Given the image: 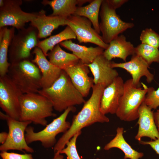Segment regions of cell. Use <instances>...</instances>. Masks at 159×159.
Here are the masks:
<instances>
[{
	"label": "cell",
	"instance_id": "3",
	"mask_svg": "<svg viewBox=\"0 0 159 159\" xmlns=\"http://www.w3.org/2000/svg\"><path fill=\"white\" fill-rule=\"evenodd\" d=\"M20 115L19 121H30L35 124L46 126V118L54 117L53 107L46 97L38 93L22 94L19 98Z\"/></svg>",
	"mask_w": 159,
	"mask_h": 159
},
{
	"label": "cell",
	"instance_id": "13",
	"mask_svg": "<svg viewBox=\"0 0 159 159\" xmlns=\"http://www.w3.org/2000/svg\"><path fill=\"white\" fill-rule=\"evenodd\" d=\"M111 66L113 68H119L124 69L131 75L133 84L137 87H140L141 78L145 76L148 83H151L154 76L148 70L149 66L140 57L134 54L130 60L122 63H116L112 61Z\"/></svg>",
	"mask_w": 159,
	"mask_h": 159
},
{
	"label": "cell",
	"instance_id": "31",
	"mask_svg": "<svg viewBox=\"0 0 159 159\" xmlns=\"http://www.w3.org/2000/svg\"><path fill=\"white\" fill-rule=\"evenodd\" d=\"M143 102L152 110L156 109L159 106V87L157 90L148 87Z\"/></svg>",
	"mask_w": 159,
	"mask_h": 159
},
{
	"label": "cell",
	"instance_id": "37",
	"mask_svg": "<svg viewBox=\"0 0 159 159\" xmlns=\"http://www.w3.org/2000/svg\"><path fill=\"white\" fill-rule=\"evenodd\" d=\"M64 156L60 153H54V157L52 159H63Z\"/></svg>",
	"mask_w": 159,
	"mask_h": 159
},
{
	"label": "cell",
	"instance_id": "38",
	"mask_svg": "<svg viewBox=\"0 0 159 159\" xmlns=\"http://www.w3.org/2000/svg\"><path fill=\"white\" fill-rule=\"evenodd\" d=\"M4 0H0V7H2L4 4Z\"/></svg>",
	"mask_w": 159,
	"mask_h": 159
},
{
	"label": "cell",
	"instance_id": "35",
	"mask_svg": "<svg viewBox=\"0 0 159 159\" xmlns=\"http://www.w3.org/2000/svg\"><path fill=\"white\" fill-rule=\"evenodd\" d=\"M154 117L155 125L159 132V108L154 112Z\"/></svg>",
	"mask_w": 159,
	"mask_h": 159
},
{
	"label": "cell",
	"instance_id": "32",
	"mask_svg": "<svg viewBox=\"0 0 159 159\" xmlns=\"http://www.w3.org/2000/svg\"><path fill=\"white\" fill-rule=\"evenodd\" d=\"M0 155L2 159H33L31 154H20L7 151H1Z\"/></svg>",
	"mask_w": 159,
	"mask_h": 159
},
{
	"label": "cell",
	"instance_id": "2",
	"mask_svg": "<svg viewBox=\"0 0 159 159\" xmlns=\"http://www.w3.org/2000/svg\"><path fill=\"white\" fill-rule=\"evenodd\" d=\"M38 93L47 98L52 104L54 109L59 112L84 103L86 101L63 70L59 77L51 86L41 89Z\"/></svg>",
	"mask_w": 159,
	"mask_h": 159
},
{
	"label": "cell",
	"instance_id": "34",
	"mask_svg": "<svg viewBox=\"0 0 159 159\" xmlns=\"http://www.w3.org/2000/svg\"><path fill=\"white\" fill-rule=\"evenodd\" d=\"M107 1L111 6L115 10L121 7L128 1V0H107Z\"/></svg>",
	"mask_w": 159,
	"mask_h": 159
},
{
	"label": "cell",
	"instance_id": "20",
	"mask_svg": "<svg viewBox=\"0 0 159 159\" xmlns=\"http://www.w3.org/2000/svg\"><path fill=\"white\" fill-rule=\"evenodd\" d=\"M135 49L133 44L126 40V37L121 34L110 42L103 54L109 61H111L113 58H119L126 62L128 56L135 54Z\"/></svg>",
	"mask_w": 159,
	"mask_h": 159
},
{
	"label": "cell",
	"instance_id": "16",
	"mask_svg": "<svg viewBox=\"0 0 159 159\" xmlns=\"http://www.w3.org/2000/svg\"><path fill=\"white\" fill-rule=\"evenodd\" d=\"M33 53L35 57L32 62L37 65L42 72L41 88H48L59 77L62 70L48 60L42 50L37 47L34 48Z\"/></svg>",
	"mask_w": 159,
	"mask_h": 159
},
{
	"label": "cell",
	"instance_id": "12",
	"mask_svg": "<svg viewBox=\"0 0 159 159\" xmlns=\"http://www.w3.org/2000/svg\"><path fill=\"white\" fill-rule=\"evenodd\" d=\"M66 25L70 27L75 34L79 42L90 43L105 50L109 44L105 43L102 36L97 33L87 18L74 15L67 18Z\"/></svg>",
	"mask_w": 159,
	"mask_h": 159
},
{
	"label": "cell",
	"instance_id": "22",
	"mask_svg": "<svg viewBox=\"0 0 159 159\" xmlns=\"http://www.w3.org/2000/svg\"><path fill=\"white\" fill-rule=\"evenodd\" d=\"M91 0H44L42 4L49 5L52 10V16H59L66 18L74 14L78 6Z\"/></svg>",
	"mask_w": 159,
	"mask_h": 159
},
{
	"label": "cell",
	"instance_id": "27",
	"mask_svg": "<svg viewBox=\"0 0 159 159\" xmlns=\"http://www.w3.org/2000/svg\"><path fill=\"white\" fill-rule=\"evenodd\" d=\"M76 38V35L70 27L67 26L58 34L39 41L37 47L42 50L46 57L48 51H51L57 45L64 41Z\"/></svg>",
	"mask_w": 159,
	"mask_h": 159
},
{
	"label": "cell",
	"instance_id": "23",
	"mask_svg": "<svg viewBox=\"0 0 159 159\" xmlns=\"http://www.w3.org/2000/svg\"><path fill=\"white\" fill-rule=\"evenodd\" d=\"M15 35V28L5 27L0 28V75L6 74L11 64L8 60L9 47Z\"/></svg>",
	"mask_w": 159,
	"mask_h": 159
},
{
	"label": "cell",
	"instance_id": "30",
	"mask_svg": "<svg viewBox=\"0 0 159 159\" xmlns=\"http://www.w3.org/2000/svg\"><path fill=\"white\" fill-rule=\"evenodd\" d=\"M81 130L75 134L66 144V147L62 149L60 154H64L67 159H82L78 154L76 148V143L78 136L81 134Z\"/></svg>",
	"mask_w": 159,
	"mask_h": 159
},
{
	"label": "cell",
	"instance_id": "15",
	"mask_svg": "<svg viewBox=\"0 0 159 159\" xmlns=\"http://www.w3.org/2000/svg\"><path fill=\"white\" fill-rule=\"evenodd\" d=\"M112 63L102 54L97 56L92 63L87 65L93 75L94 85H102L105 87L119 76L117 71L112 67Z\"/></svg>",
	"mask_w": 159,
	"mask_h": 159
},
{
	"label": "cell",
	"instance_id": "17",
	"mask_svg": "<svg viewBox=\"0 0 159 159\" xmlns=\"http://www.w3.org/2000/svg\"><path fill=\"white\" fill-rule=\"evenodd\" d=\"M88 66L80 60L76 64L64 70L69 77L72 84L83 97H87L94 85L93 79L88 76Z\"/></svg>",
	"mask_w": 159,
	"mask_h": 159
},
{
	"label": "cell",
	"instance_id": "5",
	"mask_svg": "<svg viewBox=\"0 0 159 159\" xmlns=\"http://www.w3.org/2000/svg\"><path fill=\"white\" fill-rule=\"evenodd\" d=\"M7 74L23 94L38 93L42 89L40 71L29 60L11 64Z\"/></svg>",
	"mask_w": 159,
	"mask_h": 159
},
{
	"label": "cell",
	"instance_id": "24",
	"mask_svg": "<svg viewBox=\"0 0 159 159\" xmlns=\"http://www.w3.org/2000/svg\"><path fill=\"white\" fill-rule=\"evenodd\" d=\"M124 130L123 127H118L115 137L105 146L104 149L108 150L113 148H118L124 153V159H139L142 158L144 153L133 149L125 140L123 136Z\"/></svg>",
	"mask_w": 159,
	"mask_h": 159
},
{
	"label": "cell",
	"instance_id": "18",
	"mask_svg": "<svg viewBox=\"0 0 159 159\" xmlns=\"http://www.w3.org/2000/svg\"><path fill=\"white\" fill-rule=\"evenodd\" d=\"M143 102L139 110L137 124L138 129L135 139L139 141L143 137H148L153 140L159 138V132L155 125L154 112Z\"/></svg>",
	"mask_w": 159,
	"mask_h": 159
},
{
	"label": "cell",
	"instance_id": "36",
	"mask_svg": "<svg viewBox=\"0 0 159 159\" xmlns=\"http://www.w3.org/2000/svg\"><path fill=\"white\" fill-rule=\"evenodd\" d=\"M8 133L5 132H3L0 133V143L3 144L5 143L8 137Z\"/></svg>",
	"mask_w": 159,
	"mask_h": 159
},
{
	"label": "cell",
	"instance_id": "8",
	"mask_svg": "<svg viewBox=\"0 0 159 159\" xmlns=\"http://www.w3.org/2000/svg\"><path fill=\"white\" fill-rule=\"evenodd\" d=\"M99 15L101 19L99 23L100 32L104 42L107 44L134 26L133 23L123 21L107 0H103Z\"/></svg>",
	"mask_w": 159,
	"mask_h": 159
},
{
	"label": "cell",
	"instance_id": "1",
	"mask_svg": "<svg viewBox=\"0 0 159 159\" xmlns=\"http://www.w3.org/2000/svg\"><path fill=\"white\" fill-rule=\"evenodd\" d=\"M105 87L102 85H94L89 99L84 103L81 110L73 117L72 124L67 130L59 139L54 147V153H60L66 144L83 128L96 122H109V118L101 111L100 102Z\"/></svg>",
	"mask_w": 159,
	"mask_h": 159
},
{
	"label": "cell",
	"instance_id": "33",
	"mask_svg": "<svg viewBox=\"0 0 159 159\" xmlns=\"http://www.w3.org/2000/svg\"><path fill=\"white\" fill-rule=\"evenodd\" d=\"M140 144L143 145H149L159 155V138L155 140L150 141H144L141 140L139 141Z\"/></svg>",
	"mask_w": 159,
	"mask_h": 159
},
{
	"label": "cell",
	"instance_id": "25",
	"mask_svg": "<svg viewBox=\"0 0 159 159\" xmlns=\"http://www.w3.org/2000/svg\"><path fill=\"white\" fill-rule=\"evenodd\" d=\"M47 56L50 62L62 70L76 64L80 61L73 54L63 50L59 44L48 52Z\"/></svg>",
	"mask_w": 159,
	"mask_h": 159
},
{
	"label": "cell",
	"instance_id": "9",
	"mask_svg": "<svg viewBox=\"0 0 159 159\" xmlns=\"http://www.w3.org/2000/svg\"><path fill=\"white\" fill-rule=\"evenodd\" d=\"M0 117L1 119L6 121L9 128L8 138L5 143L0 145V150H16L33 153L34 150L26 142L25 133L28 125L32 122L15 120L1 112Z\"/></svg>",
	"mask_w": 159,
	"mask_h": 159
},
{
	"label": "cell",
	"instance_id": "14",
	"mask_svg": "<svg viewBox=\"0 0 159 159\" xmlns=\"http://www.w3.org/2000/svg\"><path fill=\"white\" fill-rule=\"evenodd\" d=\"M124 83L122 78L118 76L104 88L100 105L101 111L104 114H115L123 92Z\"/></svg>",
	"mask_w": 159,
	"mask_h": 159
},
{
	"label": "cell",
	"instance_id": "21",
	"mask_svg": "<svg viewBox=\"0 0 159 159\" xmlns=\"http://www.w3.org/2000/svg\"><path fill=\"white\" fill-rule=\"evenodd\" d=\"M60 45L71 51L83 63L88 65L92 63L98 55L103 53V48L99 46L87 47L73 42L71 40L61 42Z\"/></svg>",
	"mask_w": 159,
	"mask_h": 159
},
{
	"label": "cell",
	"instance_id": "4",
	"mask_svg": "<svg viewBox=\"0 0 159 159\" xmlns=\"http://www.w3.org/2000/svg\"><path fill=\"white\" fill-rule=\"evenodd\" d=\"M141 84L143 88L135 86L131 78L124 82L123 92L115 113L121 120L130 122L138 118L139 109L148 88L143 83Z\"/></svg>",
	"mask_w": 159,
	"mask_h": 159
},
{
	"label": "cell",
	"instance_id": "10",
	"mask_svg": "<svg viewBox=\"0 0 159 159\" xmlns=\"http://www.w3.org/2000/svg\"><path fill=\"white\" fill-rule=\"evenodd\" d=\"M4 6L0 7V28L11 26L19 30L25 28L26 23L37 17L38 12L23 11L20 6L21 0H4Z\"/></svg>",
	"mask_w": 159,
	"mask_h": 159
},
{
	"label": "cell",
	"instance_id": "11",
	"mask_svg": "<svg viewBox=\"0 0 159 159\" xmlns=\"http://www.w3.org/2000/svg\"><path fill=\"white\" fill-rule=\"evenodd\" d=\"M23 94L7 74L0 77V107L6 114L19 120V98Z\"/></svg>",
	"mask_w": 159,
	"mask_h": 159
},
{
	"label": "cell",
	"instance_id": "19",
	"mask_svg": "<svg viewBox=\"0 0 159 159\" xmlns=\"http://www.w3.org/2000/svg\"><path fill=\"white\" fill-rule=\"evenodd\" d=\"M66 19L59 16H47L45 11L42 10L29 25L37 29L39 39L44 38L50 36L59 26L66 25Z\"/></svg>",
	"mask_w": 159,
	"mask_h": 159
},
{
	"label": "cell",
	"instance_id": "26",
	"mask_svg": "<svg viewBox=\"0 0 159 159\" xmlns=\"http://www.w3.org/2000/svg\"><path fill=\"white\" fill-rule=\"evenodd\" d=\"M102 1L103 0H91L87 5L78 6L74 14L88 19L91 22L94 29L99 34L100 32L98 18Z\"/></svg>",
	"mask_w": 159,
	"mask_h": 159
},
{
	"label": "cell",
	"instance_id": "6",
	"mask_svg": "<svg viewBox=\"0 0 159 159\" xmlns=\"http://www.w3.org/2000/svg\"><path fill=\"white\" fill-rule=\"evenodd\" d=\"M76 110L74 106L68 107L59 116L47 125L43 130L38 132H34L32 127H28L25 133L27 144L39 141L46 148L54 146L57 142L56 136L61 133H64L70 126V123L66 121L68 114L71 112H74Z\"/></svg>",
	"mask_w": 159,
	"mask_h": 159
},
{
	"label": "cell",
	"instance_id": "29",
	"mask_svg": "<svg viewBox=\"0 0 159 159\" xmlns=\"http://www.w3.org/2000/svg\"><path fill=\"white\" fill-rule=\"evenodd\" d=\"M140 40L141 44L159 48V34L151 28H147L143 30Z\"/></svg>",
	"mask_w": 159,
	"mask_h": 159
},
{
	"label": "cell",
	"instance_id": "7",
	"mask_svg": "<svg viewBox=\"0 0 159 159\" xmlns=\"http://www.w3.org/2000/svg\"><path fill=\"white\" fill-rule=\"evenodd\" d=\"M39 39L38 30L34 27L30 26L19 30L13 37L9 48L8 55L11 64L30 60L31 51L37 47Z\"/></svg>",
	"mask_w": 159,
	"mask_h": 159
},
{
	"label": "cell",
	"instance_id": "39",
	"mask_svg": "<svg viewBox=\"0 0 159 159\" xmlns=\"http://www.w3.org/2000/svg\"><path fill=\"white\" fill-rule=\"evenodd\" d=\"M96 159H100L99 158H97Z\"/></svg>",
	"mask_w": 159,
	"mask_h": 159
},
{
	"label": "cell",
	"instance_id": "28",
	"mask_svg": "<svg viewBox=\"0 0 159 159\" xmlns=\"http://www.w3.org/2000/svg\"><path fill=\"white\" fill-rule=\"evenodd\" d=\"M135 54L141 58L150 66L153 63H159V50L151 46L141 44L135 47Z\"/></svg>",
	"mask_w": 159,
	"mask_h": 159
}]
</instances>
